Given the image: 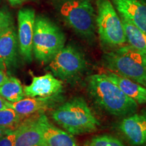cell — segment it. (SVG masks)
Instances as JSON below:
<instances>
[{
  "instance_id": "obj_1",
  "label": "cell",
  "mask_w": 146,
  "mask_h": 146,
  "mask_svg": "<svg viewBox=\"0 0 146 146\" xmlns=\"http://www.w3.org/2000/svg\"><path fill=\"white\" fill-rule=\"evenodd\" d=\"M87 90L98 106L114 116H127L138 109V104L124 94L104 73L89 76Z\"/></svg>"
},
{
  "instance_id": "obj_2",
  "label": "cell",
  "mask_w": 146,
  "mask_h": 146,
  "mask_svg": "<svg viewBox=\"0 0 146 146\" xmlns=\"http://www.w3.org/2000/svg\"><path fill=\"white\" fill-rule=\"evenodd\" d=\"M57 125L72 135L93 133L100 123L81 97H75L60 106L52 113Z\"/></svg>"
},
{
  "instance_id": "obj_3",
  "label": "cell",
  "mask_w": 146,
  "mask_h": 146,
  "mask_svg": "<svg viewBox=\"0 0 146 146\" xmlns=\"http://www.w3.org/2000/svg\"><path fill=\"white\" fill-rule=\"evenodd\" d=\"M104 62L108 70L146 87V54L124 45L115 52L106 53Z\"/></svg>"
},
{
  "instance_id": "obj_4",
  "label": "cell",
  "mask_w": 146,
  "mask_h": 146,
  "mask_svg": "<svg viewBox=\"0 0 146 146\" xmlns=\"http://www.w3.org/2000/svg\"><path fill=\"white\" fill-rule=\"evenodd\" d=\"M66 37L56 24L44 16L35 18L33 39V54L42 64L50 62L64 47Z\"/></svg>"
},
{
  "instance_id": "obj_5",
  "label": "cell",
  "mask_w": 146,
  "mask_h": 146,
  "mask_svg": "<svg viewBox=\"0 0 146 146\" xmlns=\"http://www.w3.org/2000/svg\"><path fill=\"white\" fill-rule=\"evenodd\" d=\"M60 13L78 35L89 41L94 40L96 13L91 0H65L60 5Z\"/></svg>"
},
{
  "instance_id": "obj_6",
  "label": "cell",
  "mask_w": 146,
  "mask_h": 146,
  "mask_svg": "<svg viewBox=\"0 0 146 146\" xmlns=\"http://www.w3.org/2000/svg\"><path fill=\"white\" fill-rule=\"evenodd\" d=\"M96 26L103 44L110 47L123 46L127 42L125 31L110 0H96Z\"/></svg>"
},
{
  "instance_id": "obj_7",
  "label": "cell",
  "mask_w": 146,
  "mask_h": 146,
  "mask_svg": "<svg viewBox=\"0 0 146 146\" xmlns=\"http://www.w3.org/2000/svg\"><path fill=\"white\" fill-rule=\"evenodd\" d=\"M87 67L85 56L72 45L64 46L50 62L48 68L54 76L68 80L81 74Z\"/></svg>"
},
{
  "instance_id": "obj_8",
  "label": "cell",
  "mask_w": 146,
  "mask_h": 146,
  "mask_svg": "<svg viewBox=\"0 0 146 146\" xmlns=\"http://www.w3.org/2000/svg\"><path fill=\"white\" fill-rule=\"evenodd\" d=\"M35 12L32 8H23L18 14V41L19 51L23 59L27 62L33 60V39Z\"/></svg>"
},
{
  "instance_id": "obj_9",
  "label": "cell",
  "mask_w": 146,
  "mask_h": 146,
  "mask_svg": "<svg viewBox=\"0 0 146 146\" xmlns=\"http://www.w3.org/2000/svg\"><path fill=\"white\" fill-rule=\"evenodd\" d=\"M119 130L133 146L146 143V109L126 116L120 122Z\"/></svg>"
},
{
  "instance_id": "obj_10",
  "label": "cell",
  "mask_w": 146,
  "mask_h": 146,
  "mask_svg": "<svg viewBox=\"0 0 146 146\" xmlns=\"http://www.w3.org/2000/svg\"><path fill=\"white\" fill-rule=\"evenodd\" d=\"M62 81L47 73L44 75L33 76L31 83L24 87L25 96L29 98H47L56 96L62 91Z\"/></svg>"
},
{
  "instance_id": "obj_11",
  "label": "cell",
  "mask_w": 146,
  "mask_h": 146,
  "mask_svg": "<svg viewBox=\"0 0 146 146\" xmlns=\"http://www.w3.org/2000/svg\"><path fill=\"white\" fill-rule=\"evenodd\" d=\"M18 35L14 25L0 35V69L6 71L16 67L18 58Z\"/></svg>"
},
{
  "instance_id": "obj_12",
  "label": "cell",
  "mask_w": 146,
  "mask_h": 146,
  "mask_svg": "<svg viewBox=\"0 0 146 146\" xmlns=\"http://www.w3.org/2000/svg\"><path fill=\"white\" fill-rule=\"evenodd\" d=\"M120 16L146 33V3L142 0H110Z\"/></svg>"
},
{
  "instance_id": "obj_13",
  "label": "cell",
  "mask_w": 146,
  "mask_h": 146,
  "mask_svg": "<svg viewBox=\"0 0 146 146\" xmlns=\"http://www.w3.org/2000/svg\"><path fill=\"white\" fill-rule=\"evenodd\" d=\"M42 132V146H79L72 135L50 123L43 113L39 114Z\"/></svg>"
},
{
  "instance_id": "obj_14",
  "label": "cell",
  "mask_w": 146,
  "mask_h": 146,
  "mask_svg": "<svg viewBox=\"0 0 146 146\" xmlns=\"http://www.w3.org/2000/svg\"><path fill=\"white\" fill-rule=\"evenodd\" d=\"M39 114L38 116L22 122L17 126L16 128L15 146H42V132L39 120Z\"/></svg>"
},
{
  "instance_id": "obj_15",
  "label": "cell",
  "mask_w": 146,
  "mask_h": 146,
  "mask_svg": "<svg viewBox=\"0 0 146 146\" xmlns=\"http://www.w3.org/2000/svg\"><path fill=\"white\" fill-rule=\"evenodd\" d=\"M57 100L56 96L47 98H27L20 101L11 103L8 102V106L15 110L21 116H29L50 108L55 104Z\"/></svg>"
},
{
  "instance_id": "obj_16",
  "label": "cell",
  "mask_w": 146,
  "mask_h": 146,
  "mask_svg": "<svg viewBox=\"0 0 146 146\" xmlns=\"http://www.w3.org/2000/svg\"><path fill=\"white\" fill-rule=\"evenodd\" d=\"M104 73L111 81L119 87L124 94L134 100L138 104L146 103V87L108 69Z\"/></svg>"
},
{
  "instance_id": "obj_17",
  "label": "cell",
  "mask_w": 146,
  "mask_h": 146,
  "mask_svg": "<svg viewBox=\"0 0 146 146\" xmlns=\"http://www.w3.org/2000/svg\"><path fill=\"white\" fill-rule=\"evenodd\" d=\"M127 42L129 45L139 52L146 54V33L135 26L126 18L121 17Z\"/></svg>"
},
{
  "instance_id": "obj_18",
  "label": "cell",
  "mask_w": 146,
  "mask_h": 146,
  "mask_svg": "<svg viewBox=\"0 0 146 146\" xmlns=\"http://www.w3.org/2000/svg\"><path fill=\"white\" fill-rule=\"evenodd\" d=\"M0 96L11 103L23 100L25 96L21 81L17 78L9 76L7 81L0 87Z\"/></svg>"
},
{
  "instance_id": "obj_19",
  "label": "cell",
  "mask_w": 146,
  "mask_h": 146,
  "mask_svg": "<svg viewBox=\"0 0 146 146\" xmlns=\"http://www.w3.org/2000/svg\"><path fill=\"white\" fill-rule=\"evenodd\" d=\"M23 118L10 108L0 110V127L15 129L21 123Z\"/></svg>"
},
{
  "instance_id": "obj_20",
  "label": "cell",
  "mask_w": 146,
  "mask_h": 146,
  "mask_svg": "<svg viewBox=\"0 0 146 146\" xmlns=\"http://www.w3.org/2000/svg\"><path fill=\"white\" fill-rule=\"evenodd\" d=\"M83 146H125L123 142L110 135L104 134L87 139Z\"/></svg>"
},
{
  "instance_id": "obj_21",
  "label": "cell",
  "mask_w": 146,
  "mask_h": 146,
  "mask_svg": "<svg viewBox=\"0 0 146 146\" xmlns=\"http://www.w3.org/2000/svg\"><path fill=\"white\" fill-rule=\"evenodd\" d=\"M14 25L12 14L5 9H0V35Z\"/></svg>"
},
{
  "instance_id": "obj_22",
  "label": "cell",
  "mask_w": 146,
  "mask_h": 146,
  "mask_svg": "<svg viewBox=\"0 0 146 146\" xmlns=\"http://www.w3.org/2000/svg\"><path fill=\"white\" fill-rule=\"evenodd\" d=\"M16 139V130L10 129L0 139V146H15Z\"/></svg>"
},
{
  "instance_id": "obj_23",
  "label": "cell",
  "mask_w": 146,
  "mask_h": 146,
  "mask_svg": "<svg viewBox=\"0 0 146 146\" xmlns=\"http://www.w3.org/2000/svg\"><path fill=\"white\" fill-rule=\"evenodd\" d=\"M9 76L8 74L5 72L4 70H2L0 69V87L7 81Z\"/></svg>"
},
{
  "instance_id": "obj_24",
  "label": "cell",
  "mask_w": 146,
  "mask_h": 146,
  "mask_svg": "<svg viewBox=\"0 0 146 146\" xmlns=\"http://www.w3.org/2000/svg\"><path fill=\"white\" fill-rule=\"evenodd\" d=\"M7 108H9L8 101H7L6 100H5L2 97L0 96V110Z\"/></svg>"
},
{
  "instance_id": "obj_25",
  "label": "cell",
  "mask_w": 146,
  "mask_h": 146,
  "mask_svg": "<svg viewBox=\"0 0 146 146\" xmlns=\"http://www.w3.org/2000/svg\"><path fill=\"white\" fill-rule=\"evenodd\" d=\"M8 1L11 5L14 6V5L21 4V3H23L24 1H25L26 0H8Z\"/></svg>"
},
{
  "instance_id": "obj_26",
  "label": "cell",
  "mask_w": 146,
  "mask_h": 146,
  "mask_svg": "<svg viewBox=\"0 0 146 146\" xmlns=\"http://www.w3.org/2000/svg\"><path fill=\"white\" fill-rule=\"evenodd\" d=\"M8 129H8V128H5V127H0V139L2 137L3 135H4L5 133L8 131Z\"/></svg>"
},
{
  "instance_id": "obj_27",
  "label": "cell",
  "mask_w": 146,
  "mask_h": 146,
  "mask_svg": "<svg viewBox=\"0 0 146 146\" xmlns=\"http://www.w3.org/2000/svg\"><path fill=\"white\" fill-rule=\"evenodd\" d=\"M142 1H143L145 3H146V0H142Z\"/></svg>"
},
{
  "instance_id": "obj_28",
  "label": "cell",
  "mask_w": 146,
  "mask_h": 146,
  "mask_svg": "<svg viewBox=\"0 0 146 146\" xmlns=\"http://www.w3.org/2000/svg\"><path fill=\"white\" fill-rule=\"evenodd\" d=\"M143 146H146V143L145 144V145H143Z\"/></svg>"
}]
</instances>
